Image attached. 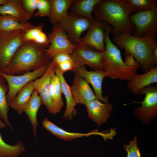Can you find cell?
I'll use <instances>...</instances> for the list:
<instances>
[{
    "label": "cell",
    "mask_w": 157,
    "mask_h": 157,
    "mask_svg": "<svg viewBox=\"0 0 157 157\" xmlns=\"http://www.w3.org/2000/svg\"><path fill=\"white\" fill-rule=\"evenodd\" d=\"M113 42L118 47L125 50L124 55H131L141 65L144 72L155 67L151 53L157 45L155 38L139 37L127 33L113 34Z\"/></svg>",
    "instance_id": "obj_3"
},
{
    "label": "cell",
    "mask_w": 157,
    "mask_h": 157,
    "mask_svg": "<svg viewBox=\"0 0 157 157\" xmlns=\"http://www.w3.org/2000/svg\"><path fill=\"white\" fill-rule=\"evenodd\" d=\"M23 7L28 14L33 16L37 8V0H22Z\"/></svg>",
    "instance_id": "obj_34"
},
{
    "label": "cell",
    "mask_w": 157,
    "mask_h": 157,
    "mask_svg": "<svg viewBox=\"0 0 157 157\" xmlns=\"http://www.w3.org/2000/svg\"><path fill=\"white\" fill-rule=\"evenodd\" d=\"M6 126V124L3 122L0 119V129L4 128Z\"/></svg>",
    "instance_id": "obj_39"
},
{
    "label": "cell",
    "mask_w": 157,
    "mask_h": 157,
    "mask_svg": "<svg viewBox=\"0 0 157 157\" xmlns=\"http://www.w3.org/2000/svg\"><path fill=\"white\" fill-rule=\"evenodd\" d=\"M26 149L24 144L21 141H17L14 145L7 143L0 133V156L1 157H18Z\"/></svg>",
    "instance_id": "obj_28"
},
{
    "label": "cell",
    "mask_w": 157,
    "mask_h": 157,
    "mask_svg": "<svg viewBox=\"0 0 157 157\" xmlns=\"http://www.w3.org/2000/svg\"><path fill=\"white\" fill-rule=\"evenodd\" d=\"M56 76V74L55 72L53 73L51 77L49 86L50 95L51 99L55 103L54 89Z\"/></svg>",
    "instance_id": "obj_37"
},
{
    "label": "cell",
    "mask_w": 157,
    "mask_h": 157,
    "mask_svg": "<svg viewBox=\"0 0 157 157\" xmlns=\"http://www.w3.org/2000/svg\"><path fill=\"white\" fill-rule=\"evenodd\" d=\"M44 25L41 23L25 31L23 38L24 42H33L47 48L49 43L48 37L43 31Z\"/></svg>",
    "instance_id": "obj_25"
},
{
    "label": "cell",
    "mask_w": 157,
    "mask_h": 157,
    "mask_svg": "<svg viewBox=\"0 0 157 157\" xmlns=\"http://www.w3.org/2000/svg\"><path fill=\"white\" fill-rule=\"evenodd\" d=\"M90 22L88 31L85 36L81 38V41L97 51L103 52L105 49L104 22L95 17Z\"/></svg>",
    "instance_id": "obj_13"
},
{
    "label": "cell",
    "mask_w": 157,
    "mask_h": 157,
    "mask_svg": "<svg viewBox=\"0 0 157 157\" xmlns=\"http://www.w3.org/2000/svg\"><path fill=\"white\" fill-rule=\"evenodd\" d=\"M55 74L60 79L62 93L65 97L66 107L62 118L68 120H72L73 116L76 112L75 107L77 104L74 98L71 87L67 82L63 74L56 65L55 68Z\"/></svg>",
    "instance_id": "obj_18"
},
{
    "label": "cell",
    "mask_w": 157,
    "mask_h": 157,
    "mask_svg": "<svg viewBox=\"0 0 157 157\" xmlns=\"http://www.w3.org/2000/svg\"><path fill=\"white\" fill-rule=\"evenodd\" d=\"M43 104L38 91L35 90L33 92L30 100L24 112L27 116L33 127L34 136L37 137V128L38 125L37 114L40 106Z\"/></svg>",
    "instance_id": "obj_22"
},
{
    "label": "cell",
    "mask_w": 157,
    "mask_h": 157,
    "mask_svg": "<svg viewBox=\"0 0 157 157\" xmlns=\"http://www.w3.org/2000/svg\"><path fill=\"white\" fill-rule=\"evenodd\" d=\"M48 37L49 45L46 49V52L51 60L59 53L71 54L76 46L69 40L66 34L57 24L53 25Z\"/></svg>",
    "instance_id": "obj_12"
},
{
    "label": "cell",
    "mask_w": 157,
    "mask_h": 157,
    "mask_svg": "<svg viewBox=\"0 0 157 157\" xmlns=\"http://www.w3.org/2000/svg\"><path fill=\"white\" fill-rule=\"evenodd\" d=\"M51 4L50 0H37V11L34 15V17H49L51 13Z\"/></svg>",
    "instance_id": "obj_30"
},
{
    "label": "cell",
    "mask_w": 157,
    "mask_h": 157,
    "mask_svg": "<svg viewBox=\"0 0 157 157\" xmlns=\"http://www.w3.org/2000/svg\"><path fill=\"white\" fill-rule=\"evenodd\" d=\"M124 1L135 13L157 8L156 0H124Z\"/></svg>",
    "instance_id": "obj_29"
},
{
    "label": "cell",
    "mask_w": 157,
    "mask_h": 157,
    "mask_svg": "<svg viewBox=\"0 0 157 157\" xmlns=\"http://www.w3.org/2000/svg\"><path fill=\"white\" fill-rule=\"evenodd\" d=\"M100 0H74L71 6V12L83 17L90 22L95 18L92 13L95 6Z\"/></svg>",
    "instance_id": "obj_24"
},
{
    "label": "cell",
    "mask_w": 157,
    "mask_h": 157,
    "mask_svg": "<svg viewBox=\"0 0 157 157\" xmlns=\"http://www.w3.org/2000/svg\"><path fill=\"white\" fill-rule=\"evenodd\" d=\"M157 82V67L142 74H137L128 81L127 86L134 95L139 94L143 88Z\"/></svg>",
    "instance_id": "obj_17"
},
{
    "label": "cell",
    "mask_w": 157,
    "mask_h": 157,
    "mask_svg": "<svg viewBox=\"0 0 157 157\" xmlns=\"http://www.w3.org/2000/svg\"><path fill=\"white\" fill-rule=\"evenodd\" d=\"M124 147L127 152L126 157H142V153L140 152L136 136L134 137L133 140L129 142V144H124Z\"/></svg>",
    "instance_id": "obj_31"
},
{
    "label": "cell",
    "mask_w": 157,
    "mask_h": 157,
    "mask_svg": "<svg viewBox=\"0 0 157 157\" xmlns=\"http://www.w3.org/2000/svg\"><path fill=\"white\" fill-rule=\"evenodd\" d=\"M45 47L31 42H24L18 48L8 65L1 71L10 75H20L45 65L51 59Z\"/></svg>",
    "instance_id": "obj_2"
},
{
    "label": "cell",
    "mask_w": 157,
    "mask_h": 157,
    "mask_svg": "<svg viewBox=\"0 0 157 157\" xmlns=\"http://www.w3.org/2000/svg\"><path fill=\"white\" fill-rule=\"evenodd\" d=\"M35 88L33 81L28 83L19 91L16 97L9 104V107L17 111L19 115H21L28 104Z\"/></svg>",
    "instance_id": "obj_21"
},
{
    "label": "cell",
    "mask_w": 157,
    "mask_h": 157,
    "mask_svg": "<svg viewBox=\"0 0 157 157\" xmlns=\"http://www.w3.org/2000/svg\"><path fill=\"white\" fill-rule=\"evenodd\" d=\"M104 27L105 31V49L101 54L105 78L128 81L138 74V69L128 67L125 64L120 50L110 38V34L113 30L112 27L105 22Z\"/></svg>",
    "instance_id": "obj_4"
},
{
    "label": "cell",
    "mask_w": 157,
    "mask_h": 157,
    "mask_svg": "<svg viewBox=\"0 0 157 157\" xmlns=\"http://www.w3.org/2000/svg\"><path fill=\"white\" fill-rule=\"evenodd\" d=\"M8 90V86L6 83L5 79L0 74V117L11 129L13 130L8 115L9 106L7 101L6 93Z\"/></svg>",
    "instance_id": "obj_27"
},
{
    "label": "cell",
    "mask_w": 157,
    "mask_h": 157,
    "mask_svg": "<svg viewBox=\"0 0 157 157\" xmlns=\"http://www.w3.org/2000/svg\"><path fill=\"white\" fill-rule=\"evenodd\" d=\"M62 93L60 79L58 76L56 74L54 89L55 102L59 107L61 108L64 104L62 96Z\"/></svg>",
    "instance_id": "obj_32"
},
{
    "label": "cell",
    "mask_w": 157,
    "mask_h": 157,
    "mask_svg": "<svg viewBox=\"0 0 157 157\" xmlns=\"http://www.w3.org/2000/svg\"><path fill=\"white\" fill-rule=\"evenodd\" d=\"M74 73V76L71 88L77 104L85 106L97 99L89 84L76 71Z\"/></svg>",
    "instance_id": "obj_14"
},
{
    "label": "cell",
    "mask_w": 157,
    "mask_h": 157,
    "mask_svg": "<svg viewBox=\"0 0 157 157\" xmlns=\"http://www.w3.org/2000/svg\"><path fill=\"white\" fill-rule=\"evenodd\" d=\"M151 59L152 62L155 65H157V45L153 49L151 53Z\"/></svg>",
    "instance_id": "obj_38"
},
{
    "label": "cell",
    "mask_w": 157,
    "mask_h": 157,
    "mask_svg": "<svg viewBox=\"0 0 157 157\" xmlns=\"http://www.w3.org/2000/svg\"><path fill=\"white\" fill-rule=\"evenodd\" d=\"M24 31L0 32V71L8 65L19 47L24 42Z\"/></svg>",
    "instance_id": "obj_5"
},
{
    "label": "cell",
    "mask_w": 157,
    "mask_h": 157,
    "mask_svg": "<svg viewBox=\"0 0 157 157\" xmlns=\"http://www.w3.org/2000/svg\"><path fill=\"white\" fill-rule=\"evenodd\" d=\"M78 67L87 65L94 70H103L101 52L81 42L70 54Z\"/></svg>",
    "instance_id": "obj_10"
},
{
    "label": "cell",
    "mask_w": 157,
    "mask_h": 157,
    "mask_svg": "<svg viewBox=\"0 0 157 157\" xmlns=\"http://www.w3.org/2000/svg\"><path fill=\"white\" fill-rule=\"evenodd\" d=\"M125 60L124 63L127 66L139 69L141 65L136 60L134 59L133 56L130 54L125 55Z\"/></svg>",
    "instance_id": "obj_35"
},
{
    "label": "cell",
    "mask_w": 157,
    "mask_h": 157,
    "mask_svg": "<svg viewBox=\"0 0 157 157\" xmlns=\"http://www.w3.org/2000/svg\"><path fill=\"white\" fill-rule=\"evenodd\" d=\"M90 24L87 19L71 12L67 13L57 24L72 42L76 45L81 42L82 33L88 29Z\"/></svg>",
    "instance_id": "obj_7"
},
{
    "label": "cell",
    "mask_w": 157,
    "mask_h": 157,
    "mask_svg": "<svg viewBox=\"0 0 157 157\" xmlns=\"http://www.w3.org/2000/svg\"><path fill=\"white\" fill-rule=\"evenodd\" d=\"M42 124L43 127L55 136L65 141H71L93 134H101L98 132H94L88 133L71 132L67 131L57 126L47 118L44 119Z\"/></svg>",
    "instance_id": "obj_20"
},
{
    "label": "cell",
    "mask_w": 157,
    "mask_h": 157,
    "mask_svg": "<svg viewBox=\"0 0 157 157\" xmlns=\"http://www.w3.org/2000/svg\"><path fill=\"white\" fill-rule=\"evenodd\" d=\"M5 15L11 16L23 24L28 22L32 17L24 10L20 0H9L0 6V15Z\"/></svg>",
    "instance_id": "obj_19"
},
{
    "label": "cell",
    "mask_w": 157,
    "mask_h": 157,
    "mask_svg": "<svg viewBox=\"0 0 157 157\" xmlns=\"http://www.w3.org/2000/svg\"><path fill=\"white\" fill-rule=\"evenodd\" d=\"M48 65L20 75H10L0 71V74L4 77L8 84V90L6 98L9 105L23 87L30 81L42 76L45 73Z\"/></svg>",
    "instance_id": "obj_8"
},
{
    "label": "cell",
    "mask_w": 157,
    "mask_h": 157,
    "mask_svg": "<svg viewBox=\"0 0 157 157\" xmlns=\"http://www.w3.org/2000/svg\"><path fill=\"white\" fill-rule=\"evenodd\" d=\"M74 0H50L51 4L50 14L49 17L51 23L55 25L63 19L67 13L69 8Z\"/></svg>",
    "instance_id": "obj_23"
},
{
    "label": "cell",
    "mask_w": 157,
    "mask_h": 157,
    "mask_svg": "<svg viewBox=\"0 0 157 157\" xmlns=\"http://www.w3.org/2000/svg\"><path fill=\"white\" fill-rule=\"evenodd\" d=\"M9 0H0V6L6 3Z\"/></svg>",
    "instance_id": "obj_40"
},
{
    "label": "cell",
    "mask_w": 157,
    "mask_h": 157,
    "mask_svg": "<svg viewBox=\"0 0 157 157\" xmlns=\"http://www.w3.org/2000/svg\"><path fill=\"white\" fill-rule=\"evenodd\" d=\"M0 157H1L0 156Z\"/></svg>",
    "instance_id": "obj_41"
},
{
    "label": "cell",
    "mask_w": 157,
    "mask_h": 157,
    "mask_svg": "<svg viewBox=\"0 0 157 157\" xmlns=\"http://www.w3.org/2000/svg\"><path fill=\"white\" fill-rule=\"evenodd\" d=\"M56 65L63 74L69 71H72L74 72L78 67L72 60H65L57 64Z\"/></svg>",
    "instance_id": "obj_33"
},
{
    "label": "cell",
    "mask_w": 157,
    "mask_h": 157,
    "mask_svg": "<svg viewBox=\"0 0 157 157\" xmlns=\"http://www.w3.org/2000/svg\"><path fill=\"white\" fill-rule=\"evenodd\" d=\"M129 18L136 28L133 35L155 38L157 30V8L137 12L131 15Z\"/></svg>",
    "instance_id": "obj_6"
},
{
    "label": "cell",
    "mask_w": 157,
    "mask_h": 157,
    "mask_svg": "<svg viewBox=\"0 0 157 157\" xmlns=\"http://www.w3.org/2000/svg\"><path fill=\"white\" fill-rule=\"evenodd\" d=\"M33 26L30 22L23 24L11 16L0 15V32L19 30L26 31Z\"/></svg>",
    "instance_id": "obj_26"
},
{
    "label": "cell",
    "mask_w": 157,
    "mask_h": 157,
    "mask_svg": "<svg viewBox=\"0 0 157 157\" xmlns=\"http://www.w3.org/2000/svg\"><path fill=\"white\" fill-rule=\"evenodd\" d=\"M85 106L88 117L98 126L107 121L113 109L112 104L109 102H103L97 99Z\"/></svg>",
    "instance_id": "obj_16"
},
{
    "label": "cell",
    "mask_w": 157,
    "mask_h": 157,
    "mask_svg": "<svg viewBox=\"0 0 157 157\" xmlns=\"http://www.w3.org/2000/svg\"><path fill=\"white\" fill-rule=\"evenodd\" d=\"M88 83L93 87L97 98L103 102H109L108 97H104L102 94V85L103 80L105 78L103 70L89 71L83 66L77 67L76 71Z\"/></svg>",
    "instance_id": "obj_15"
},
{
    "label": "cell",
    "mask_w": 157,
    "mask_h": 157,
    "mask_svg": "<svg viewBox=\"0 0 157 157\" xmlns=\"http://www.w3.org/2000/svg\"><path fill=\"white\" fill-rule=\"evenodd\" d=\"M140 94L145 97L141 106L135 109L134 114L143 122L149 123L157 115V86L149 85L142 89Z\"/></svg>",
    "instance_id": "obj_9"
},
{
    "label": "cell",
    "mask_w": 157,
    "mask_h": 157,
    "mask_svg": "<svg viewBox=\"0 0 157 157\" xmlns=\"http://www.w3.org/2000/svg\"><path fill=\"white\" fill-rule=\"evenodd\" d=\"M53 59L56 65L60 62L66 60H72L70 54L66 53H60L55 55Z\"/></svg>",
    "instance_id": "obj_36"
},
{
    "label": "cell",
    "mask_w": 157,
    "mask_h": 157,
    "mask_svg": "<svg viewBox=\"0 0 157 157\" xmlns=\"http://www.w3.org/2000/svg\"><path fill=\"white\" fill-rule=\"evenodd\" d=\"M56 63L52 59L48 65L46 72L41 77L34 81L35 90L38 92L42 103L51 114H56L59 113L61 108L52 100L49 94V86L51 77L55 72Z\"/></svg>",
    "instance_id": "obj_11"
},
{
    "label": "cell",
    "mask_w": 157,
    "mask_h": 157,
    "mask_svg": "<svg viewBox=\"0 0 157 157\" xmlns=\"http://www.w3.org/2000/svg\"><path fill=\"white\" fill-rule=\"evenodd\" d=\"M92 13L95 17L113 27L112 34L135 33V27L129 18L135 12L124 0H100Z\"/></svg>",
    "instance_id": "obj_1"
}]
</instances>
